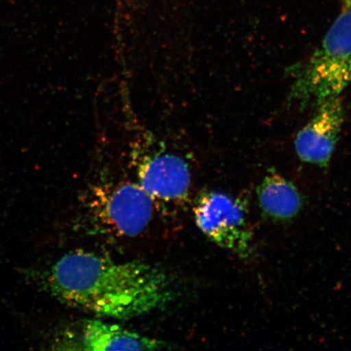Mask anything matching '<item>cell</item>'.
Here are the masks:
<instances>
[{
	"label": "cell",
	"instance_id": "7",
	"mask_svg": "<svg viewBox=\"0 0 351 351\" xmlns=\"http://www.w3.org/2000/svg\"><path fill=\"white\" fill-rule=\"evenodd\" d=\"M317 107L315 116L298 132L295 147L302 161L324 168L335 152L345 112L340 96L328 98Z\"/></svg>",
	"mask_w": 351,
	"mask_h": 351
},
{
	"label": "cell",
	"instance_id": "3",
	"mask_svg": "<svg viewBox=\"0 0 351 351\" xmlns=\"http://www.w3.org/2000/svg\"><path fill=\"white\" fill-rule=\"evenodd\" d=\"M130 150L138 183L153 200L176 203L187 199L191 173L182 157L166 150L151 133L144 131L130 142Z\"/></svg>",
	"mask_w": 351,
	"mask_h": 351
},
{
	"label": "cell",
	"instance_id": "2",
	"mask_svg": "<svg viewBox=\"0 0 351 351\" xmlns=\"http://www.w3.org/2000/svg\"><path fill=\"white\" fill-rule=\"evenodd\" d=\"M289 98L300 106L317 105L340 96L351 84V10L333 22L322 45L293 70Z\"/></svg>",
	"mask_w": 351,
	"mask_h": 351
},
{
	"label": "cell",
	"instance_id": "9",
	"mask_svg": "<svg viewBox=\"0 0 351 351\" xmlns=\"http://www.w3.org/2000/svg\"><path fill=\"white\" fill-rule=\"evenodd\" d=\"M346 10H351V0H342Z\"/></svg>",
	"mask_w": 351,
	"mask_h": 351
},
{
	"label": "cell",
	"instance_id": "8",
	"mask_svg": "<svg viewBox=\"0 0 351 351\" xmlns=\"http://www.w3.org/2000/svg\"><path fill=\"white\" fill-rule=\"evenodd\" d=\"M257 197L263 216L276 222L292 221L304 205L298 188L274 170L263 178L257 189Z\"/></svg>",
	"mask_w": 351,
	"mask_h": 351
},
{
	"label": "cell",
	"instance_id": "4",
	"mask_svg": "<svg viewBox=\"0 0 351 351\" xmlns=\"http://www.w3.org/2000/svg\"><path fill=\"white\" fill-rule=\"evenodd\" d=\"M196 226L222 248L247 260L253 254V230L248 219L247 200L223 192L206 191L194 208Z\"/></svg>",
	"mask_w": 351,
	"mask_h": 351
},
{
	"label": "cell",
	"instance_id": "1",
	"mask_svg": "<svg viewBox=\"0 0 351 351\" xmlns=\"http://www.w3.org/2000/svg\"><path fill=\"white\" fill-rule=\"evenodd\" d=\"M25 275L62 304L100 317L130 319L159 310L173 300L172 280L143 261H117L77 250L46 269Z\"/></svg>",
	"mask_w": 351,
	"mask_h": 351
},
{
	"label": "cell",
	"instance_id": "5",
	"mask_svg": "<svg viewBox=\"0 0 351 351\" xmlns=\"http://www.w3.org/2000/svg\"><path fill=\"white\" fill-rule=\"evenodd\" d=\"M52 345L57 350H160L170 349L164 341L129 330L118 324L99 319L83 320L77 326L57 332Z\"/></svg>",
	"mask_w": 351,
	"mask_h": 351
},
{
	"label": "cell",
	"instance_id": "6",
	"mask_svg": "<svg viewBox=\"0 0 351 351\" xmlns=\"http://www.w3.org/2000/svg\"><path fill=\"white\" fill-rule=\"evenodd\" d=\"M96 193L98 218L117 234L137 236L146 229L153 213V199L138 183L125 182Z\"/></svg>",
	"mask_w": 351,
	"mask_h": 351
}]
</instances>
